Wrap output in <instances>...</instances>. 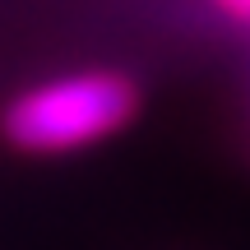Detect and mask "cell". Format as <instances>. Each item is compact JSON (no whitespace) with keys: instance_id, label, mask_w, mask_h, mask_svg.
I'll list each match as a JSON object with an SVG mask.
<instances>
[{"instance_id":"1","label":"cell","mask_w":250,"mask_h":250,"mask_svg":"<svg viewBox=\"0 0 250 250\" xmlns=\"http://www.w3.org/2000/svg\"><path fill=\"white\" fill-rule=\"evenodd\" d=\"M144 93L121 70H74L28 83L0 107V139L14 153L51 158L121 134L139 116Z\"/></svg>"},{"instance_id":"2","label":"cell","mask_w":250,"mask_h":250,"mask_svg":"<svg viewBox=\"0 0 250 250\" xmlns=\"http://www.w3.org/2000/svg\"><path fill=\"white\" fill-rule=\"evenodd\" d=\"M223 14H232L236 23H250V0H213Z\"/></svg>"}]
</instances>
